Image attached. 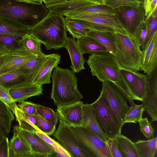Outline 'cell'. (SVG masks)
<instances>
[{
    "instance_id": "cell-8",
    "label": "cell",
    "mask_w": 157,
    "mask_h": 157,
    "mask_svg": "<svg viewBox=\"0 0 157 157\" xmlns=\"http://www.w3.org/2000/svg\"><path fill=\"white\" fill-rule=\"evenodd\" d=\"M79 21L90 31L127 35L115 15L98 14L65 17Z\"/></svg>"
},
{
    "instance_id": "cell-55",
    "label": "cell",
    "mask_w": 157,
    "mask_h": 157,
    "mask_svg": "<svg viewBox=\"0 0 157 157\" xmlns=\"http://www.w3.org/2000/svg\"><path fill=\"white\" fill-rule=\"evenodd\" d=\"M51 0H43V2L44 4H46Z\"/></svg>"
},
{
    "instance_id": "cell-52",
    "label": "cell",
    "mask_w": 157,
    "mask_h": 157,
    "mask_svg": "<svg viewBox=\"0 0 157 157\" xmlns=\"http://www.w3.org/2000/svg\"><path fill=\"white\" fill-rule=\"evenodd\" d=\"M70 0H66V1ZM93 2L97 4H105L106 0H85Z\"/></svg>"
},
{
    "instance_id": "cell-48",
    "label": "cell",
    "mask_w": 157,
    "mask_h": 157,
    "mask_svg": "<svg viewBox=\"0 0 157 157\" xmlns=\"http://www.w3.org/2000/svg\"><path fill=\"white\" fill-rule=\"evenodd\" d=\"M157 0H143V5L145 13V19L148 18L157 8Z\"/></svg>"
},
{
    "instance_id": "cell-39",
    "label": "cell",
    "mask_w": 157,
    "mask_h": 157,
    "mask_svg": "<svg viewBox=\"0 0 157 157\" xmlns=\"http://www.w3.org/2000/svg\"><path fill=\"white\" fill-rule=\"evenodd\" d=\"M36 113L53 126L56 127L58 122L56 113L52 109L41 105L36 104Z\"/></svg>"
},
{
    "instance_id": "cell-27",
    "label": "cell",
    "mask_w": 157,
    "mask_h": 157,
    "mask_svg": "<svg viewBox=\"0 0 157 157\" xmlns=\"http://www.w3.org/2000/svg\"><path fill=\"white\" fill-rule=\"evenodd\" d=\"M98 14L115 15L113 8L105 4H98L81 8L65 14L64 16L71 17L78 15Z\"/></svg>"
},
{
    "instance_id": "cell-17",
    "label": "cell",
    "mask_w": 157,
    "mask_h": 157,
    "mask_svg": "<svg viewBox=\"0 0 157 157\" xmlns=\"http://www.w3.org/2000/svg\"><path fill=\"white\" fill-rule=\"evenodd\" d=\"M7 89L11 99L16 102L43 94L42 85L32 82L23 83Z\"/></svg>"
},
{
    "instance_id": "cell-56",
    "label": "cell",
    "mask_w": 157,
    "mask_h": 157,
    "mask_svg": "<svg viewBox=\"0 0 157 157\" xmlns=\"http://www.w3.org/2000/svg\"><path fill=\"white\" fill-rule=\"evenodd\" d=\"M141 3H143V0H138Z\"/></svg>"
},
{
    "instance_id": "cell-16",
    "label": "cell",
    "mask_w": 157,
    "mask_h": 157,
    "mask_svg": "<svg viewBox=\"0 0 157 157\" xmlns=\"http://www.w3.org/2000/svg\"><path fill=\"white\" fill-rule=\"evenodd\" d=\"M16 126L19 132L29 144L34 157L53 156L54 150L36 132L24 130L19 125Z\"/></svg>"
},
{
    "instance_id": "cell-11",
    "label": "cell",
    "mask_w": 157,
    "mask_h": 157,
    "mask_svg": "<svg viewBox=\"0 0 157 157\" xmlns=\"http://www.w3.org/2000/svg\"><path fill=\"white\" fill-rule=\"evenodd\" d=\"M146 75L141 104L144 111L151 117V123L157 121V67Z\"/></svg>"
},
{
    "instance_id": "cell-37",
    "label": "cell",
    "mask_w": 157,
    "mask_h": 157,
    "mask_svg": "<svg viewBox=\"0 0 157 157\" xmlns=\"http://www.w3.org/2000/svg\"><path fill=\"white\" fill-rule=\"evenodd\" d=\"M44 53L36 56L24 63L16 71H21L36 74L48 56Z\"/></svg>"
},
{
    "instance_id": "cell-2",
    "label": "cell",
    "mask_w": 157,
    "mask_h": 157,
    "mask_svg": "<svg viewBox=\"0 0 157 157\" xmlns=\"http://www.w3.org/2000/svg\"><path fill=\"white\" fill-rule=\"evenodd\" d=\"M51 78L50 98L57 106L73 104L83 98L78 88L77 78L72 70L57 66L54 68Z\"/></svg>"
},
{
    "instance_id": "cell-26",
    "label": "cell",
    "mask_w": 157,
    "mask_h": 157,
    "mask_svg": "<svg viewBox=\"0 0 157 157\" xmlns=\"http://www.w3.org/2000/svg\"><path fill=\"white\" fill-rule=\"evenodd\" d=\"M76 41L80 51L83 54H100L109 52L105 46L88 36L79 38Z\"/></svg>"
},
{
    "instance_id": "cell-34",
    "label": "cell",
    "mask_w": 157,
    "mask_h": 157,
    "mask_svg": "<svg viewBox=\"0 0 157 157\" xmlns=\"http://www.w3.org/2000/svg\"><path fill=\"white\" fill-rule=\"evenodd\" d=\"M65 25L67 31L73 38L77 39L87 36L90 31L81 21L69 18L66 17Z\"/></svg>"
},
{
    "instance_id": "cell-33",
    "label": "cell",
    "mask_w": 157,
    "mask_h": 157,
    "mask_svg": "<svg viewBox=\"0 0 157 157\" xmlns=\"http://www.w3.org/2000/svg\"><path fill=\"white\" fill-rule=\"evenodd\" d=\"M122 157H138L134 142L120 134L114 139Z\"/></svg>"
},
{
    "instance_id": "cell-23",
    "label": "cell",
    "mask_w": 157,
    "mask_h": 157,
    "mask_svg": "<svg viewBox=\"0 0 157 157\" xmlns=\"http://www.w3.org/2000/svg\"><path fill=\"white\" fill-rule=\"evenodd\" d=\"M31 27L19 21L6 17H0V33L23 37L29 34Z\"/></svg>"
},
{
    "instance_id": "cell-51",
    "label": "cell",
    "mask_w": 157,
    "mask_h": 157,
    "mask_svg": "<svg viewBox=\"0 0 157 157\" xmlns=\"http://www.w3.org/2000/svg\"><path fill=\"white\" fill-rule=\"evenodd\" d=\"M66 1V0H51L46 4H45V5H51L65 1Z\"/></svg>"
},
{
    "instance_id": "cell-13",
    "label": "cell",
    "mask_w": 157,
    "mask_h": 157,
    "mask_svg": "<svg viewBox=\"0 0 157 157\" xmlns=\"http://www.w3.org/2000/svg\"><path fill=\"white\" fill-rule=\"evenodd\" d=\"M54 137L70 154L71 157H86L79 148L76 138L71 127L59 121Z\"/></svg>"
},
{
    "instance_id": "cell-15",
    "label": "cell",
    "mask_w": 157,
    "mask_h": 157,
    "mask_svg": "<svg viewBox=\"0 0 157 157\" xmlns=\"http://www.w3.org/2000/svg\"><path fill=\"white\" fill-rule=\"evenodd\" d=\"M82 101L62 106H57L56 113L58 120L70 127H81L82 119Z\"/></svg>"
},
{
    "instance_id": "cell-24",
    "label": "cell",
    "mask_w": 157,
    "mask_h": 157,
    "mask_svg": "<svg viewBox=\"0 0 157 157\" xmlns=\"http://www.w3.org/2000/svg\"><path fill=\"white\" fill-rule=\"evenodd\" d=\"M96 4L85 0H70L45 6L49 11L64 16L68 12Z\"/></svg>"
},
{
    "instance_id": "cell-44",
    "label": "cell",
    "mask_w": 157,
    "mask_h": 157,
    "mask_svg": "<svg viewBox=\"0 0 157 157\" xmlns=\"http://www.w3.org/2000/svg\"><path fill=\"white\" fill-rule=\"evenodd\" d=\"M0 99L5 103L14 113L17 106L16 102H14L10 96L7 89L0 84Z\"/></svg>"
},
{
    "instance_id": "cell-28",
    "label": "cell",
    "mask_w": 157,
    "mask_h": 157,
    "mask_svg": "<svg viewBox=\"0 0 157 157\" xmlns=\"http://www.w3.org/2000/svg\"><path fill=\"white\" fill-rule=\"evenodd\" d=\"M138 157H155L157 150V137L134 142Z\"/></svg>"
},
{
    "instance_id": "cell-29",
    "label": "cell",
    "mask_w": 157,
    "mask_h": 157,
    "mask_svg": "<svg viewBox=\"0 0 157 157\" xmlns=\"http://www.w3.org/2000/svg\"><path fill=\"white\" fill-rule=\"evenodd\" d=\"M14 114L20 127L25 130L36 132V128H37L38 126V121L35 115L30 114L22 111L17 105L15 109Z\"/></svg>"
},
{
    "instance_id": "cell-42",
    "label": "cell",
    "mask_w": 157,
    "mask_h": 157,
    "mask_svg": "<svg viewBox=\"0 0 157 157\" xmlns=\"http://www.w3.org/2000/svg\"><path fill=\"white\" fill-rule=\"evenodd\" d=\"M138 122L140 132L146 138L150 139L153 137L154 130L147 118H142Z\"/></svg>"
},
{
    "instance_id": "cell-9",
    "label": "cell",
    "mask_w": 157,
    "mask_h": 157,
    "mask_svg": "<svg viewBox=\"0 0 157 157\" xmlns=\"http://www.w3.org/2000/svg\"><path fill=\"white\" fill-rule=\"evenodd\" d=\"M113 9L121 25L130 37L134 38L138 27L145 18L143 3L136 6H122Z\"/></svg>"
},
{
    "instance_id": "cell-50",
    "label": "cell",
    "mask_w": 157,
    "mask_h": 157,
    "mask_svg": "<svg viewBox=\"0 0 157 157\" xmlns=\"http://www.w3.org/2000/svg\"><path fill=\"white\" fill-rule=\"evenodd\" d=\"M21 2L28 3L41 4L43 3V0H17Z\"/></svg>"
},
{
    "instance_id": "cell-19",
    "label": "cell",
    "mask_w": 157,
    "mask_h": 157,
    "mask_svg": "<svg viewBox=\"0 0 157 157\" xmlns=\"http://www.w3.org/2000/svg\"><path fill=\"white\" fill-rule=\"evenodd\" d=\"M60 56L57 53L49 54L34 77L31 82L41 85L49 84L53 69L59 63Z\"/></svg>"
},
{
    "instance_id": "cell-43",
    "label": "cell",
    "mask_w": 157,
    "mask_h": 157,
    "mask_svg": "<svg viewBox=\"0 0 157 157\" xmlns=\"http://www.w3.org/2000/svg\"><path fill=\"white\" fill-rule=\"evenodd\" d=\"M141 3L138 0H106L105 4L114 8L122 6H136Z\"/></svg>"
},
{
    "instance_id": "cell-32",
    "label": "cell",
    "mask_w": 157,
    "mask_h": 157,
    "mask_svg": "<svg viewBox=\"0 0 157 157\" xmlns=\"http://www.w3.org/2000/svg\"><path fill=\"white\" fill-rule=\"evenodd\" d=\"M22 37L0 33V55L5 54L21 46Z\"/></svg>"
},
{
    "instance_id": "cell-6",
    "label": "cell",
    "mask_w": 157,
    "mask_h": 157,
    "mask_svg": "<svg viewBox=\"0 0 157 157\" xmlns=\"http://www.w3.org/2000/svg\"><path fill=\"white\" fill-rule=\"evenodd\" d=\"M91 104L97 121L108 138L114 139L121 134V122L101 94Z\"/></svg>"
},
{
    "instance_id": "cell-14",
    "label": "cell",
    "mask_w": 157,
    "mask_h": 157,
    "mask_svg": "<svg viewBox=\"0 0 157 157\" xmlns=\"http://www.w3.org/2000/svg\"><path fill=\"white\" fill-rule=\"evenodd\" d=\"M36 56L26 49L22 44L4 54L3 62L0 67V75L17 70L25 63Z\"/></svg>"
},
{
    "instance_id": "cell-20",
    "label": "cell",
    "mask_w": 157,
    "mask_h": 157,
    "mask_svg": "<svg viewBox=\"0 0 157 157\" xmlns=\"http://www.w3.org/2000/svg\"><path fill=\"white\" fill-rule=\"evenodd\" d=\"M141 51L140 70L148 74L157 67V33Z\"/></svg>"
},
{
    "instance_id": "cell-35",
    "label": "cell",
    "mask_w": 157,
    "mask_h": 157,
    "mask_svg": "<svg viewBox=\"0 0 157 157\" xmlns=\"http://www.w3.org/2000/svg\"><path fill=\"white\" fill-rule=\"evenodd\" d=\"M21 42L23 47L33 55L37 56L44 54L41 49L42 43L30 33L24 36Z\"/></svg>"
},
{
    "instance_id": "cell-22",
    "label": "cell",
    "mask_w": 157,
    "mask_h": 157,
    "mask_svg": "<svg viewBox=\"0 0 157 157\" xmlns=\"http://www.w3.org/2000/svg\"><path fill=\"white\" fill-rule=\"evenodd\" d=\"M64 47L67 50L71 61L70 67L75 73H78L85 69L84 63L86 60L80 51L76 40L73 38L67 37Z\"/></svg>"
},
{
    "instance_id": "cell-53",
    "label": "cell",
    "mask_w": 157,
    "mask_h": 157,
    "mask_svg": "<svg viewBox=\"0 0 157 157\" xmlns=\"http://www.w3.org/2000/svg\"><path fill=\"white\" fill-rule=\"evenodd\" d=\"M5 136H6L0 129V143Z\"/></svg>"
},
{
    "instance_id": "cell-25",
    "label": "cell",
    "mask_w": 157,
    "mask_h": 157,
    "mask_svg": "<svg viewBox=\"0 0 157 157\" xmlns=\"http://www.w3.org/2000/svg\"><path fill=\"white\" fill-rule=\"evenodd\" d=\"M35 74L21 71H15L0 75V84L7 88L21 84L31 82Z\"/></svg>"
},
{
    "instance_id": "cell-49",
    "label": "cell",
    "mask_w": 157,
    "mask_h": 157,
    "mask_svg": "<svg viewBox=\"0 0 157 157\" xmlns=\"http://www.w3.org/2000/svg\"><path fill=\"white\" fill-rule=\"evenodd\" d=\"M9 142L5 136L0 143V157H9Z\"/></svg>"
},
{
    "instance_id": "cell-4",
    "label": "cell",
    "mask_w": 157,
    "mask_h": 157,
    "mask_svg": "<svg viewBox=\"0 0 157 157\" xmlns=\"http://www.w3.org/2000/svg\"><path fill=\"white\" fill-rule=\"evenodd\" d=\"M45 5L30 4L17 0H0V17L17 19L31 28L48 13Z\"/></svg>"
},
{
    "instance_id": "cell-7",
    "label": "cell",
    "mask_w": 157,
    "mask_h": 157,
    "mask_svg": "<svg viewBox=\"0 0 157 157\" xmlns=\"http://www.w3.org/2000/svg\"><path fill=\"white\" fill-rule=\"evenodd\" d=\"M79 148L86 157H112L105 141L82 127H71Z\"/></svg>"
},
{
    "instance_id": "cell-47",
    "label": "cell",
    "mask_w": 157,
    "mask_h": 157,
    "mask_svg": "<svg viewBox=\"0 0 157 157\" xmlns=\"http://www.w3.org/2000/svg\"><path fill=\"white\" fill-rule=\"evenodd\" d=\"M105 143L112 157H122L114 139L108 138Z\"/></svg>"
},
{
    "instance_id": "cell-40",
    "label": "cell",
    "mask_w": 157,
    "mask_h": 157,
    "mask_svg": "<svg viewBox=\"0 0 157 157\" xmlns=\"http://www.w3.org/2000/svg\"><path fill=\"white\" fill-rule=\"evenodd\" d=\"M36 133L49 144L55 151L61 154L64 157H71L70 154L60 144L43 132L37 128H36Z\"/></svg>"
},
{
    "instance_id": "cell-3",
    "label": "cell",
    "mask_w": 157,
    "mask_h": 157,
    "mask_svg": "<svg viewBox=\"0 0 157 157\" xmlns=\"http://www.w3.org/2000/svg\"><path fill=\"white\" fill-rule=\"evenodd\" d=\"M87 62L93 76L102 82L109 81L114 83L129 99L128 88L120 71L121 65L113 54H92L88 56Z\"/></svg>"
},
{
    "instance_id": "cell-46",
    "label": "cell",
    "mask_w": 157,
    "mask_h": 157,
    "mask_svg": "<svg viewBox=\"0 0 157 157\" xmlns=\"http://www.w3.org/2000/svg\"><path fill=\"white\" fill-rule=\"evenodd\" d=\"M17 105V107L22 111L33 115H36V104L31 102L25 101L19 102Z\"/></svg>"
},
{
    "instance_id": "cell-1",
    "label": "cell",
    "mask_w": 157,
    "mask_h": 157,
    "mask_svg": "<svg viewBox=\"0 0 157 157\" xmlns=\"http://www.w3.org/2000/svg\"><path fill=\"white\" fill-rule=\"evenodd\" d=\"M64 16L49 11L40 21L31 28L29 33L38 40L47 50L64 47L67 32Z\"/></svg>"
},
{
    "instance_id": "cell-54",
    "label": "cell",
    "mask_w": 157,
    "mask_h": 157,
    "mask_svg": "<svg viewBox=\"0 0 157 157\" xmlns=\"http://www.w3.org/2000/svg\"><path fill=\"white\" fill-rule=\"evenodd\" d=\"M4 58V54L0 55V67L2 63Z\"/></svg>"
},
{
    "instance_id": "cell-41",
    "label": "cell",
    "mask_w": 157,
    "mask_h": 157,
    "mask_svg": "<svg viewBox=\"0 0 157 157\" xmlns=\"http://www.w3.org/2000/svg\"><path fill=\"white\" fill-rule=\"evenodd\" d=\"M35 115L38 121L37 128L43 132L48 136L53 134L55 132L56 127L53 126L37 113Z\"/></svg>"
},
{
    "instance_id": "cell-5",
    "label": "cell",
    "mask_w": 157,
    "mask_h": 157,
    "mask_svg": "<svg viewBox=\"0 0 157 157\" xmlns=\"http://www.w3.org/2000/svg\"><path fill=\"white\" fill-rule=\"evenodd\" d=\"M115 52L113 55L123 67L140 70L142 51L137 40L128 35L114 33Z\"/></svg>"
},
{
    "instance_id": "cell-36",
    "label": "cell",
    "mask_w": 157,
    "mask_h": 157,
    "mask_svg": "<svg viewBox=\"0 0 157 157\" xmlns=\"http://www.w3.org/2000/svg\"><path fill=\"white\" fill-rule=\"evenodd\" d=\"M130 104V108L121 122L122 127L126 123H136L142 118L144 110L142 104L136 105L134 102Z\"/></svg>"
},
{
    "instance_id": "cell-10",
    "label": "cell",
    "mask_w": 157,
    "mask_h": 157,
    "mask_svg": "<svg viewBox=\"0 0 157 157\" xmlns=\"http://www.w3.org/2000/svg\"><path fill=\"white\" fill-rule=\"evenodd\" d=\"M100 94L106 99L121 122L130 108L125 94L115 84L109 81L102 82Z\"/></svg>"
},
{
    "instance_id": "cell-31",
    "label": "cell",
    "mask_w": 157,
    "mask_h": 157,
    "mask_svg": "<svg viewBox=\"0 0 157 157\" xmlns=\"http://www.w3.org/2000/svg\"><path fill=\"white\" fill-rule=\"evenodd\" d=\"M110 32L90 31L87 36L94 39L105 46L109 52L114 55L115 52L113 33Z\"/></svg>"
},
{
    "instance_id": "cell-12",
    "label": "cell",
    "mask_w": 157,
    "mask_h": 157,
    "mask_svg": "<svg viewBox=\"0 0 157 157\" xmlns=\"http://www.w3.org/2000/svg\"><path fill=\"white\" fill-rule=\"evenodd\" d=\"M120 71L128 88L129 99L141 101L146 82V75L123 67L121 65Z\"/></svg>"
},
{
    "instance_id": "cell-30",
    "label": "cell",
    "mask_w": 157,
    "mask_h": 157,
    "mask_svg": "<svg viewBox=\"0 0 157 157\" xmlns=\"http://www.w3.org/2000/svg\"><path fill=\"white\" fill-rule=\"evenodd\" d=\"M14 119L13 112L0 99V129L6 136L10 132L11 125Z\"/></svg>"
},
{
    "instance_id": "cell-45",
    "label": "cell",
    "mask_w": 157,
    "mask_h": 157,
    "mask_svg": "<svg viewBox=\"0 0 157 157\" xmlns=\"http://www.w3.org/2000/svg\"><path fill=\"white\" fill-rule=\"evenodd\" d=\"M146 25L144 20L139 25L135 35V38L137 40L141 48L144 44L146 36Z\"/></svg>"
},
{
    "instance_id": "cell-18",
    "label": "cell",
    "mask_w": 157,
    "mask_h": 157,
    "mask_svg": "<svg viewBox=\"0 0 157 157\" xmlns=\"http://www.w3.org/2000/svg\"><path fill=\"white\" fill-rule=\"evenodd\" d=\"M13 136L9 142V157H34L31 148L16 126L13 128Z\"/></svg>"
},
{
    "instance_id": "cell-38",
    "label": "cell",
    "mask_w": 157,
    "mask_h": 157,
    "mask_svg": "<svg viewBox=\"0 0 157 157\" xmlns=\"http://www.w3.org/2000/svg\"><path fill=\"white\" fill-rule=\"evenodd\" d=\"M146 23L147 33L144 44L141 48L144 50L153 35L157 33V10L156 8L147 18L145 19Z\"/></svg>"
},
{
    "instance_id": "cell-21",
    "label": "cell",
    "mask_w": 157,
    "mask_h": 157,
    "mask_svg": "<svg viewBox=\"0 0 157 157\" xmlns=\"http://www.w3.org/2000/svg\"><path fill=\"white\" fill-rule=\"evenodd\" d=\"M82 111L83 116L81 127L88 129L106 141L108 138L98 124L94 109L91 104H83Z\"/></svg>"
}]
</instances>
